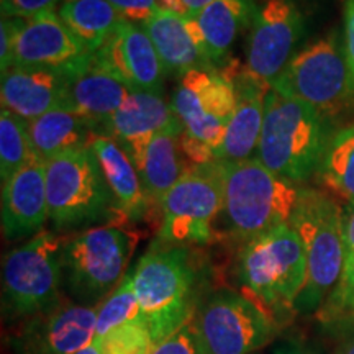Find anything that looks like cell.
<instances>
[{
	"instance_id": "1",
	"label": "cell",
	"mask_w": 354,
	"mask_h": 354,
	"mask_svg": "<svg viewBox=\"0 0 354 354\" xmlns=\"http://www.w3.org/2000/svg\"><path fill=\"white\" fill-rule=\"evenodd\" d=\"M223 167V210L228 232L250 241L276 227L290 223L302 189L274 174L258 159L220 161Z\"/></svg>"
},
{
	"instance_id": "2",
	"label": "cell",
	"mask_w": 354,
	"mask_h": 354,
	"mask_svg": "<svg viewBox=\"0 0 354 354\" xmlns=\"http://www.w3.org/2000/svg\"><path fill=\"white\" fill-rule=\"evenodd\" d=\"M131 282L154 344L192 320L196 269L184 246L161 245L146 251Z\"/></svg>"
},
{
	"instance_id": "3",
	"label": "cell",
	"mask_w": 354,
	"mask_h": 354,
	"mask_svg": "<svg viewBox=\"0 0 354 354\" xmlns=\"http://www.w3.org/2000/svg\"><path fill=\"white\" fill-rule=\"evenodd\" d=\"M238 274L246 297L274 317L295 310L307 281V256L290 223L246 241L238 259Z\"/></svg>"
},
{
	"instance_id": "4",
	"label": "cell",
	"mask_w": 354,
	"mask_h": 354,
	"mask_svg": "<svg viewBox=\"0 0 354 354\" xmlns=\"http://www.w3.org/2000/svg\"><path fill=\"white\" fill-rule=\"evenodd\" d=\"M325 145L322 115L271 88L256 149L261 165L292 183H304L320 166Z\"/></svg>"
},
{
	"instance_id": "5",
	"label": "cell",
	"mask_w": 354,
	"mask_h": 354,
	"mask_svg": "<svg viewBox=\"0 0 354 354\" xmlns=\"http://www.w3.org/2000/svg\"><path fill=\"white\" fill-rule=\"evenodd\" d=\"M307 256V281L295 310L318 312L338 284L344 268L343 210L333 198L315 189H302L290 220Z\"/></svg>"
},
{
	"instance_id": "6",
	"label": "cell",
	"mask_w": 354,
	"mask_h": 354,
	"mask_svg": "<svg viewBox=\"0 0 354 354\" xmlns=\"http://www.w3.org/2000/svg\"><path fill=\"white\" fill-rule=\"evenodd\" d=\"M46 165L50 221L57 232L125 218L113 201L91 146L63 153Z\"/></svg>"
},
{
	"instance_id": "7",
	"label": "cell",
	"mask_w": 354,
	"mask_h": 354,
	"mask_svg": "<svg viewBox=\"0 0 354 354\" xmlns=\"http://www.w3.org/2000/svg\"><path fill=\"white\" fill-rule=\"evenodd\" d=\"M66 240L39 232L10 253L2 264L3 313L10 320L30 318L61 302Z\"/></svg>"
},
{
	"instance_id": "8",
	"label": "cell",
	"mask_w": 354,
	"mask_h": 354,
	"mask_svg": "<svg viewBox=\"0 0 354 354\" xmlns=\"http://www.w3.org/2000/svg\"><path fill=\"white\" fill-rule=\"evenodd\" d=\"M271 87L304 102L325 117H335L354 97L343 44L336 35L320 38L295 53Z\"/></svg>"
},
{
	"instance_id": "9",
	"label": "cell",
	"mask_w": 354,
	"mask_h": 354,
	"mask_svg": "<svg viewBox=\"0 0 354 354\" xmlns=\"http://www.w3.org/2000/svg\"><path fill=\"white\" fill-rule=\"evenodd\" d=\"M136 234L117 223L100 225L76 234L64 246V274L71 294L102 302L125 277Z\"/></svg>"
},
{
	"instance_id": "10",
	"label": "cell",
	"mask_w": 354,
	"mask_h": 354,
	"mask_svg": "<svg viewBox=\"0 0 354 354\" xmlns=\"http://www.w3.org/2000/svg\"><path fill=\"white\" fill-rule=\"evenodd\" d=\"M225 180L220 161L187 167L161 202V245H203L214 238V220L223 210Z\"/></svg>"
},
{
	"instance_id": "11",
	"label": "cell",
	"mask_w": 354,
	"mask_h": 354,
	"mask_svg": "<svg viewBox=\"0 0 354 354\" xmlns=\"http://www.w3.org/2000/svg\"><path fill=\"white\" fill-rule=\"evenodd\" d=\"M205 354H253L279 331L269 310L246 295L218 294L194 317Z\"/></svg>"
},
{
	"instance_id": "12",
	"label": "cell",
	"mask_w": 354,
	"mask_h": 354,
	"mask_svg": "<svg viewBox=\"0 0 354 354\" xmlns=\"http://www.w3.org/2000/svg\"><path fill=\"white\" fill-rule=\"evenodd\" d=\"M171 107L190 136L215 149L236 107V91L221 73L192 69L179 77Z\"/></svg>"
},
{
	"instance_id": "13",
	"label": "cell",
	"mask_w": 354,
	"mask_h": 354,
	"mask_svg": "<svg viewBox=\"0 0 354 354\" xmlns=\"http://www.w3.org/2000/svg\"><path fill=\"white\" fill-rule=\"evenodd\" d=\"M95 305L59 302L8 336L13 354H76L95 339Z\"/></svg>"
},
{
	"instance_id": "14",
	"label": "cell",
	"mask_w": 354,
	"mask_h": 354,
	"mask_svg": "<svg viewBox=\"0 0 354 354\" xmlns=\"http://www.w3.org/2000/svg\"><path fill=\"white\" fill-rule=\"evenodd\" d=\"M253 21L246 69L272 84L295 55L304 35V17L294 0H266Z\"/></svg>"
},
{
	"instance_id": "15",
	"label": "cell",
	"mask_w": 354,
	"mask_h": 354,
	"mask_svg": "<svg viewBox=\"0 0 354 354\" xmlns=\"http://www.w3.org/2000/svg\"><path fill=\"white\" fill-rule=\"evenodd\" d=\"M94 55L112 76L131 91H161L166 69L151 38L138 25L122 20Z\"/></svg>"
},
{
	"instance_id": "16",
	"label": "cell",
	"mask_w": 354,
	"mask_h": 354,
	"mask_svg": "<svg viewBox=\"0 0 354 354\" xmlns=\"http://www.w3.org/2000/svg\"><path fill=\"white\" fill-rule=\"evenodd\" d=\"M223 74L236 91V107L230 118L223 141L214 149L215 161H245L258 149L263 130L266 99L271 84L256 77L245 68L227 69Z\"/></svg>"
},
{
	"instance_id": "17",
	"label": "cell",
	"mask_w": 354,
	"mask_h": 354,
	"mask_svg": "<svg viewBox=\"0 0 354 354\" xmlns=\"http://www.w3.org/2000/svg\"><path fill=\"white\" fill-rule=\"evenodd\" d=\"M63 69L68 76L69 107L81 115L92 130L104 127L131 92L99 63L94 53H87Z\"/></svg>"
},
{
	"instance_id": "18",
	"label": "cell",
	"mask_w": 354,
	"mask_h": 354,
	"mask_svg": "<svg viewBox=\"0 0 354 354\" xmlns=\"http://www.w3.org/2000/svg\"><path fill=\"white\" fill-rule=\"evenodd\" d=\"M2 109L25 120H37L50 110L68 104V76L64 69L41 66H13L2 74Z\"/></svg>"
},
{
	"instance_id": "19",
	"label": "cell",
	"mask_w": 354,
	"mask_h": 354,
	"mask_svg": "<svg viewBox=\"0 0 354 354\" xmlns=\"http://www.w3.org/2000/svg\"><path fill=\"white\" fill-rule=\"evenodd\" d=\"M46 220V165L38 159L2 184V233L10 241L35 236Z\"/></svg>"
},
{
	"instance_id": "20",
	"label": "cell",
	"mask_w": 354,
	"mask_h": 354,
	"mask_svg": "<svg viewBox=\"0 0 354 354\" xmlns=\"http://www.w3.org/2000/svg\"><path fill=\"white\" fill-rule=\"evenodd\" d=\"M174 128L184 125L161 91H131L100 130L130 154L158 133Z\"/></svg>"
},
{
	"instance_id": "21",
	"label": "cell",
	"mask_w": 354,
	"mask_h": 354,
	"mask_svg": "<svg viewBox=\"0 0 354 354\" xmlns=\"http://www.w3.org/2000/svg\"><path fill=\"white\" fill-rule=\"evenodd\" d=\"M55 10L21 20L13 53V66L63 69L87 55Z\"/></svg>"
},
{
	"instance_id": "22",
	"label": "cell",
	"mask_w": 354,
	"mask_h": 354,
	"mask_svg": "<svg viewBox=\"0 0 354 354\" xmlns=\"http://www.w3.org/2000/svg\"><path fill=\"white\" fill-rule=\"evenodd\" d=\"M184 131V128H174L158 133L128 154L138 171L148 198L161 203L184 174L185 167L180 156V136Z\"/></svg>"
},
{
	"instance_id": "23",
	"label": "cell",
	"mask_w": 354,
	"mask_h": 354,
	"mask_svg": "<svg viewBox=\"0 0 354 354\" xmlns=\"http://www.w3.org/2000/svg\"><path fill=\"white\" fill-rule=\"evenodd\" d=\"M91 149L95 154L120 214L125 218L140 220L148 209L149 198L131 158L117 141L104 135H95L92 138Z\"/></svg>"
},
{
	"instance_id": "24",
	"label": "cell",
	"mask_w": 354,
	"mask_h": 354,
	"mask_svg": "<svg viewBox=\"0 0 354 354\" xmlns=\"http://www.w3.org/2000/svg\"><path fill=\"white\" fill-rule=\"evenodd\" d=\"M143 28L151 38L166 73L183 77L192 69H212V63L198 51L190 37L184 15L158 10L145 21Z\"/></svg>"
},
{
	"instance_id": "25",
	"label": "cell",
	"mask_w": 354,
	"mask_h": 354,
	"mask_svg": "<svg viewBox=\"0 0 354 354\" xmlns=\"http://www.w3.org/2000/svg\"><path fill=\"white\" fill-rule=\"evenodd\" d=\"M26 127L38 158L44 162L73 149L87 148L95 136L91 125L69 105L53 109Z\"/></svg>"
},
{
	"instance_id": "26",
	"label": "cell",
	"mask_w": 354,
	"mask_h": 354,
	"mask_svg": "<svg viewBox=\"0 0 354 354\" xmlns=\"http://www.w3.org/2000/svg\"><path fill=\"white\" fill-rule=\"evenodd\" d=\"M256 13L253 0H214L196 13L212 63L223 59L241 30L254 20Z\"/></svg>"
},
{
	"instance_id": "27",
	"label": "cell",
	"mask_w": 354,
	"mask_h": 354,
	"mask_svg": "<svg viewBox=\"0 0 354 354\" xmlns=\"http://www.w3.org/2000/svg\"><path fill=\"white\" fill-rule=\"evenodd\" d=\"M59 19L88 53H97L122 19L109 0H66Z\"/></svg>"
},
{
	"instance_id": "28",
	"label": "cell",
	"mask_w": 354,
	"mask_h": 354,
	"mask_svg": "<svg viewBox=\"0 0 354 354\" xmlns=\"http://www.w3.org/2000/svg\"><path fill=\"white\" fill-rule=\"evenodd\" d=\"M317 174L326 189L354 202V123L326 141Z\"/></svg>"
},
{
	"instance_id": "29",
	"label": "cell",
	"mask_w": 354,
	"mask_h": 354,
	"mask_svg": "<svg viewBox=\"0 0 354 354\" xmlns=\"http://www.w3.org/2000/svg\"><path fill=\"white\" fill-rule=\"evenodd\" d=\"M38 159L26 122L8 112L7 109H2L0 112V177H2V184L7 183L15 172Z\"/></svg>"
},
{
	"instance_id": "30",
	"label": "cell",
	"mask_w": 354,
	"mask_h": 354,
	"mask_svg": "<svg viewBox=\"0 0 354 354\" xmlns=\"http://www.w3.org/2000/svg\"><path fill=\"white\" fill-rule=\"evenodd\" d=\"M97 323H95V338L100 339L110 331L118 326L133 322H143L140 302L136 299L133 289L131 274H127L123 281L118 284L102 302L95 305ZM146 322V320H145Z\"/></svg>"
},
{
	"instance_id": "31",
	"label": "cell",
	"mask_w": 354,
	"mask_h": 354,
	"mask_svg": "<svg viewBox=\"0 0 354 354\" xmlns=\"http://www.w3.org/2000/svg\"><path fill=\"white\" fill-rule=\"evenodd\" d=\"M318 320L328 328L354 330V258L344 263L342 277L318 310Z\"/></svg>"
},
{
	"instance_id": "32",
	"label": "cell",
	"mask_w": 354,
	"mask_h": 354,
	"mask_svg": "<svg viewBox=\"0 0 354 354\" xmlns=\"http://www.w3.org/2000/svg\"><path fill=\"white\" fill-rule=\"evenodd\" d=\"M97 342L102 354H151L154 348L151 331L145 320L118 326Z\"/></svg>"
},
{
	"instance_id": "33",
	"label": "cell",
	"mask_w": 354,
	"mask_h": 354,
	"mask_svg": "<svg viewBox=\"0 0 354 354\" xmlns=\"http://www.w3.org/2000/svg\"><path fill=\"white\" fill-rule=\"evenodd\" d=\"M151 354H205L196 330L194 318L176 333L154 344Z\"/></svg>"
},
{
	"instance_id": "34",
	"label": "cell",
	"mask_w": 354,
	"mask_h": 354,
	"mask_svg": "<svg viewBox=\"0 0 354 354\" xmlns=\"http://www.w3.org/2000/svg\"><path fill=\"white\" fill-rule=\"evenodd\" d=\"M110 6L117 10L122 20L130 21H141V25L146 20H149L159 8V0H109Z\"/></svg>"
},
{
	"instance_id": "35",
	"label": "cell",
	"mask_w": 354,
	"mask_h": 354,
	"mask_svg": "<svg viewBox=\"0 0 354 354\" xmlns=\"http://www.w3.org/2000/svg\"><path fill=\"white\" fill-rule=\"evenodd\" d=\"M61 0H2V17L33 19L39 13L51 12Z\"/></svg>"
},
{
	"instance_id": "36",
	"label": "cell",
	"mask_w": 354,
	"mask_h": 354,
	"mask_svg": "<svg viewBox=\"0 0 354 354\" xmlns=\"http://www.w3.org/2000/svg\"><path fill=\"white\" fill-rule=\"evenodd\" d=\"M20 25L21 19L2 17V25H0V71L2 74L13 68V53H15V41Z\"/></svg>"
},
{
	"instance_id": "37",
	"label": "cell",
	"mask_w": 354,
	"mask_h": 354,
	"mask_svg": "<svg viewBox=\"0 0 354 354\" xmlns=\"http://www.w3.org/2000/svg\"><path fill=\"white\" fill-rule=\"evenodd\" d=\"M180 148H183V153L185 156L190 158L192 165H209V162L215 161L214 148L209 145H205L203 141L194 138L190 136L187 131L183 133L180 136Z\"/></svg>"
},
{
	"instance_id": "38",
	"label": "cell",
	"mask_w": 354,
	"mask_h": 354,
	"mask_svg": "<svg viewBox=\"0 0 354 354\" xmlns=\"http://www.w3.org/2000/svg\"><path fill=\"white\" fill-rule=\"evenodd\" d=\"M344 56H346L349 74L354 92V0H346L344 3Z\"/></svg>"
},
{
	"instance_id": "39",
	"label": "cell",
	"mask_w": 354,
	"mask_h": 354,
	"mask_svg": "<svg viewBox=\"0 0 354 354\" xmlns=\"http://www.w3.org/2000/svg\"><path fill=\"white\" fill-rule=\"evenodd\" d=\"M343 243H344V263L354 258V202L348 203L343 210Z\"/></svg>"
},
{
	"instance_id": "40",
	"label": "cell",
	"mask_w": 354,
	"mask_h": 354,
	"mask_svg": "<svg viewBox=\"0 0 354 354\" xmlns=\"http://www.w3.org/2000/svg\"><path fill=\"white\" fill-rule=\"evenodd\" d=\"M274 354H312V353H308L307 349L299 346V344L286 343V344H281V346H277L276 349H274Z\"/></svg>"
},
{
	"instance_id": "41",
	"label": "cell",
	"mask_w": 354,
	"mask_h": 354,
	"mask_svg": "<svg viewBox=\"0 0 354 354\" xmlns=\"http://www.w3.org/2000/svg\"><path fill=\"white\" fill-rule=\"evenodd\" d=\"M185 8H187V13L190 15H196L201 10H203L209 3L214 2V0H183Z\"/></svg>"
},
{
	"instance_id": "42",
	"label": "cell",
	"mask_w": 354,
	"mask_h": 354,
	"mask_svg": "<svg viewBox=\"0 0 354 354\" xmlns=\"http://www.w3.org/2000/svg\"><path fill=\"white\" fill-rule=\"evenodd\" d=\"M338 354H354V330L346 331V338L339 346Z\"/></svg>"
},
{
	"instance_id": "43",
	"label": "cell",
	"mask_w": 354,
	"mask_h": 354,
	"mask_svg": "<svg viewBox=\"0 0 354 354\" xmlns=\"http://www.w3.org/2000/svg\"><path fill=\"white\" fill-rule=\"evenodd\" d=\"M76 354H102L100 351V346H99V342L97 339H94L91 344H87L86 348H82L81 351L76 353Z\"/></svg>"
}]
</instances>
